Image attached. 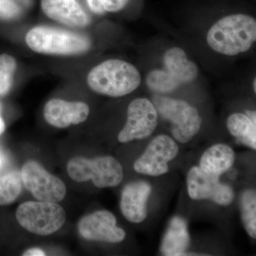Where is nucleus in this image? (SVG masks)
Returning <instances> with one entry per match:
<instances>
[{"label": "nucleus", "instance_id": "412c9836", "mask_svg": "<svg viewBox=\"0 0 256 256\" xmlns=\"http://www.w3.org/2000/svg\"><path fill=\"white\" fill-rule=\"evenodd\" d=\"M180 84L168 70H152L146 77V85L151 90L158 92H173Z\"/></svg>", "mask_w": 256, "mask_h": 256}, {"label": "nucleus", "instance_id": "4468645a", "mask_svg": "<svg viewBox=\"0 0 256 256\" xmlns=\"http://www.w3.org/2000/svg\"><path fill=\"white\" fill-rule=\"evenodd\" d=\"M42 8L52 20L72 28H85L90 22L76 0H42Z\"/></svg>", "mask_w": 256, "mask_h": 256}, {"label": "nucleus", "instance_id": "c85d7f7f", "mask_svg": "<svg viewBox=\"0 0 256 256\" xmlns=\"http://www.w3.org/2000/svg\"><path fill=\"white\" fill-rule=\"evenodd\" d=\"M4 156H3L2 153L0 152V169H1L3 164H4Z\"/></svg>", "mask_w": 256, "mask_h": 256}, {"label": "nucleus", "instance_id": "f8f14e48", "mask_svg": "<svg viewBox=\"0 0 256 256\" xmlns=\"http://www.w3.org/2000/svg\"><path fill=\"white\" fill-rule=\"evenodd\" d=\"M90 109L82 102H68L60 99H52L44 109L47 122L57 128H66L70 124L84 122L88 117Z\"/></svg>", "mask_w": 256, "mask_h": 256}, {"label": "nucleus", "instance_id": "5701e85b", "mask_svg": "<svg viewBox=\"0 0 256 256\" xmlns=\"http://www.w3.org/2000/svg\"><path fill=\"white\" fill-rule=\"evenodd\" d=\"M20 6L13 0H0V18L10 20L18 16Z\"/></svg>", "mask_w": 256, "mask_h": 256}, {"label": "nucleus", "instance_id": "ddd939ff", "mask_svg": "<svg viewBox=\"0 0 256 256\" xmlns=\"http://www.w3.org/2000/svg\"><path fill=\"white\" fill-rule=\"evenodd\" d=\"M152 188L143 181L134 182L124 186L121 194L120 210L124 218L134 224H140L148 216L146 202Z\"/></svg>", "mask_w": 256, "mask_h": 256}, {"label": "nucleus", "instance_id": "6e6552de", "mask_svg": "<svg viewBox=\"0 0 256 256\" xmlns=\"http://www.w3.org/2000/svg\"><path fill=\"white\" fill-rule=\"evenodd\" d=\"M156 106L146 98H136L130 104L126 126L118 134L119 142L126 143L150 137L158 126Z\"/></svg>", "mask_w": 256, "mask_h": 256}, {"label": "nucleus", "instance_id": "2eb2a0df", "mask_svg": "<svg viewBox=\"0 0 256 256\" xmlns=\"http://www.w3.org/2000/svg\"><path fill=\"white\" fill-rule=\"evenodd\" d=\"M190 244L188 225L180 216L170 220L162 242V254L166 256H184Z\"/></svg>", "mask_w": 256, "mask_h": 256}, {"label": "nucleus", "instance_id": "f03ea898", "mask_svg": "<svg viewBox=\"0 0 256 256\" xmlns=\"http://www.w3.org/2000/svg\"><path fill=\"white\" fill-rule=\"evenodd\" d=\"M87 82L94 92L118 98L136 90L141 76L132 64L120 60H109L96 66L88 75Z\"/></svg>", "mask_w": 256, "mask_h": 256}, {"label": "nucleus", "instance_id": "423d86ee", "mask_svg": "<svg viewBox=\"0 0 256 256\" xmlns=\"http://www.w3.org/2000/svg\"><path fill=\"white\" fill-rule=\"evenodd\" d=\"M154 104L158 112L170 121L172 134L178 142H190L200 130L201 116L196 108L186 101L156 96Z\"/></svg>", "mask_w": 256, "mask_h": 256}, {"label": "nucleus", "instance_id": "39448f33", "mask_svg": "<svg viewBox=\"0 0 256 256\" xmlns=\"http://www.w3.org/2000/svg\"><path fill=\"white\" fill-rule=\"evenodd\" d=\"M16 218L30 233L45 236L60 230L66 215L63 207L56 202H26L18 206Z\"/></svg>", "mask_w": 256, "mask_h": 256}, {"label": "nucleus", "instance_id": "20e7f679", "mask_svg": "<svg viewBox=\"0 0 256 256\" xmlns=\"http://www.w3.org/2000/svg\"><path fill=\"white\" fill-rule=\"evenodd\" d=\"M69 176L77 182L92 180L98 188H114L124 180V169L117 160L110 156L87 159L72 158L67 164Z\"/></svg>", "mask_w": 256, "mask_h": 256}, {"label": "nucleus", "instance_id": "c756f323", "mask_svg": "<svg viewBox=\"0 0 256 256\" xmlns=\"http://www.w3.org/2000/svg\"><path fill=\"white\" fill-rule=\"evenodd\" d=\"M256 78L254 79V92H256Z\"/></svg>", "mask_w": 256, "mask_h": 256}, {"label": "nucleus", "instance_id": "7ed1b4c3", "mask_svg": "<svg viewBox=\"0 0 256 256\" xmlns=\"http://www.w3.org/2000/svg\"><path fill=\"white\" fill-rule=\"evenodd\" d=\"M26 42L31 50L46 54L75 55L89 50L87 37L50 26H36L28 31Z\"/></svg>", "mask_w": 256, "mask_h": 256}, {"label": "nucleus", "instance_id": "aec40b11", "mask_svg": "<svg viewBox=\"0 0 256 256\" xmlns=\"http://www.w3.org/2000/svg\"><path fill=\"white\" fill-rule=\"evenodd\" d=\"M240 212L244 228L252 238H256V194L255 190H246L240 197Z\"/></svg>", "mask_w": 256, "mask_h": 256}, {"label": "nucleus", "instance_id": "f3484780", "mask_svg": "<svg viewBox=\"0 0 256 256\" xmlns=\"http://www.w3.org/2000/svg\"><path fill=\"white\" fill-rule=\"evenodd\" d=\"M164 62L166 70L181 84L192 82L198 75L196 64L188 60L184 50L178 47L170 48L165 53Z\"/></svg>", "mask_w": 256, "mask_h": 256}, {"label": "nucleus", "instance_id": "4be33fe9", "mask_svg": "<svg viewBox=\"0 0 256 256\" xmlns=\"http://www.w3.org/2000/svg\"><path fill=\"white\" fill-rule=\"evenodd\" d=\"M16 60L11 56L0 55V96L8 94L12 86Z\"/></svg>", "mask_w": 256, "mask_h": 256}, {"label": "nucleus", "instance_id": "a878e982", "mask_svg": "<svg viewBox=\"0 0 256 256\" xmlns=\"http://www.w3.org/2000/svg\"><path fill=\"white\" fill-rule=\"evenodd\" d=\"M24 256H46L45 252L42 249L38 248H32L28 249L26 252H24L22 254Z\"/></svg>", "mask_w": 256, "mask_h": 256}, {"label": "nucleus", "instance_id": "b1692460", "mask_svg": "<svg viewBox=\"0 0 256 256\" xmlns=\"http://www.w3.org/2000/svg\"><path fill=\"white\" fill-rule=\"evenodd\" d=\"M130 0H102L104 10L110 12H116L124 9Z\"/></svg>", "mask_w": 256, "mask_h": 256}, {"label": "nucleus", "instance_id": "cd10ccee", "mask_svg": "<svg viewBox=\"0 0 256 256\" xmlns=\"http://www.w3.org/2000/svg\"><path fill=\"white\" fill-rule=\"evenodd\" d=\"M246 114L250 118L252 121H254V122H256V111H247Z\"/></svg>", "mask_w": 256, "mask_h": 256}, {"label": "nucleus", "instance_id": "dca6fc26", "mask_svg": "<svg viewBox=\"0 0 256 256\" xmlns=\"http://www.w3.org/2000/svg\"><path fill=\"white\" fill-rule=\"evenodd\" d=\"M235 158V152L230 146L217 144L204 153L200 159V166L207 172L220 176L233 166Z\"/></svg>", "mask_w": 256, "mask_h": 256}, {"label": "nucleus", "instance_id": "a211bd4d", "mask_svg": "<svg viewBox=\"0 0 256 256\" xmlns=\"http://www.w3.org/2000/svg\"><path fill=\"white\" fill-rule=\"evenodd\" d=\"M229 132L242 144L254 150L256 149V122L247 114H234L229 116L226 122Z\"/></svg>", "mask_w": 256, "mask_h": 256}, {"label": "nucleus", "instance_id": "bb28decb", "mask_svg": "<svg viewBox=\"0 0 256 256\" xmlns=\"http://www.w3.org/2000/svg\"><path fill=\"white\" fill-rule=\"evenodd\" d=\"M5 129V124L4 120H3L1 116V106H0V134L4 132Z\"/></svg>", "mask_w": 256, "mask_h": 256}, {"label": "nucleus", "instance_id": "1a4fd4ad", "mask_svg": "<svg viewBox=\"0 0 256 256\" xmlns=\"http://www.w3.org/2000/svg\"><path fill=\"white\" fill-rule=\"evenodd\" d=\"M186 181L188 195L192 200H210L222 206H228L233 202V188L220 183V176L207 172L200 166L191 168Z\"/></svg>", "mask_w": 256, "mask_h": 256}, {"label": "nucleus", "instance_id": "9b49d317", "mask_svg": "<svg viewBox=\"0 0 256 256\" xmlns=\"http://www.w3.org/2000/svg\"><path fill=\"white\" fill-rule=\"evenodd\" d=\"M78 232L86 240L110 244L122 242L126 236L124 229L117 226L114 216L106 210L82 217L78 223Z\"/></svg>", "mask_w": 256, "mask_h": 256}, {"label": "nucleus", "instance_id": "0eeeda50", "mask_svg": "<svg viewBox=\"0 0 256 256\" xmlns=\"http://www.w3.org/2000/svg\"><path fill=\"white\" fill-rule=\"evenodd\" d=\"M22 180L25 188L38 201L60 202L66 194V186L60 178L50 174L40 163L30 160L23 165Z\"/></svg>", "mask_w": 256, "mask_h": 256}, {"label": "nucleus", "instance_id": "9d476101", "mask_svg": "<svg viewBox=\"0 0 256 256\" xmlns=\"http://www.w3.org/2000/svg\"><path fill=\"white\" fill-rule=\"evenodd\" d=\"M178 153V146L174 140L166 134H161L150 143L133 168L140 174L160 176L168 172V162L174 160Z\"/></svg>", "mask_w": 256, "mask_h": 256}, {"label": "nucleus", "instance_id": "393cba45", "mask_svg": "<svg viewBox=\"0 0 256 256\" xmlns=\"http://www.w3.org/2000/svg\"><path fill=\"white\" fill-rule=\"evenodd\" d=\"M87 2L89 8L95 14H104L105 10L102 6V0H87Z\"/></svg>", "mask_w": 256, "mask_h": 256}, {"label": "nucleus", "instance_id": "f257e3e1", "mask_svg": "<svg viewBox=\"0 0 256 256\" xmlns=\"http://www.w3.org/2000/svg\"><path fill=\"white\" fill-rule=\"evenodd\" d=\"M256 40V20L244 14L220 18L210 28L206 36L207 43L212 50L230 56L247 52Z\"/></svg>", "mask_w": 256, "mask_h": 256}, {"label": "nucleus", "instance_id": "6ab92c4d", "mask_svg": "<svg viewBox=\"0 0 256 256\" xmlns=\"http://www.w3.org/2000/svg\"><path fill=\"white\" fill-rule=\"evenodd\" d=\"M21 172H10L0 176V206L14 203L22 192Z\"/></svg>", "mask_w": 256, "mask_h": 256}]
</instances>
